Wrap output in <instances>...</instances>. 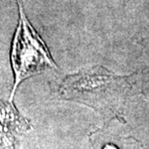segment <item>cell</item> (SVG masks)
Masks as SVG:
<instances>
[{"instance_id":"7a4b0ae2","label":"cell","mask_w":149,"mask_h":149,"mask_svg":"<svg viewBox=\"0 0 149 149\" xmlns=\"http://www.w3.org/2000/svg\"><path fill=\"white\" fill-rule=\"evenodd\" d=\"M19 24L14 36L11 52V62L15 74L10 96L11 102L17 88L24 79L44 72L47 68L57 69L46 44L29 23L20 0H19Z\"/></svg>"},{"instance_id":"5b68a950","label":"cell","mask_w":149,"mask_h":149,"mask_svg":"<svg viewBox=\"0 0 149 149\" xmlns=\"http://www.w3.org/2000/svg\"><path fill=\"white\" fill-rule=\"evenodd\" d=\"M0 149H19L16 136L0 131Z\"/></svg>"},{"instance_id":"277c9868","label":"cell","mask_w":149,"mask_h":149,"mask_svg":"<svg viewBox=\"0 0 149 149\" xmlns=\"http://www.w3.org/2000/svg\"><path fill=\"white\" fill-rule=\"evenodd\" d=\"M95 149H141L135 139L127 136H107L99 134L98 141L94 143Z\"/></svg>"},{"instance_id":"3957f363","label":"cell","mask_w":149,"mask_h":149,"mask_svg":"<svg viewBox=\"0 0 149 149\" xmlns=\"http://www.w3.org/2000/svg\"><path fill=\"white\" fill-rule=\"evenodd\" d=\"M29 129V121L19 114L11 101H0V131L17 136L27 132Z\"/></svg>"},{"instance_id":"6da1fadb","label":"cell","mask_w":149,"mask_h":149,"mask_svg":"<svg viewBox=\"0 0 149 149\" xmlns=\"http://www.w3.org/2000/svg\"><path fill=\"white\" fill-rule=\"evenodd\" d=\"M130 90L129 77L93 66L67 76L60 83L58 95L62 100L87 106L106 118L122 120Z\"/></svg>"}]
</instances>
